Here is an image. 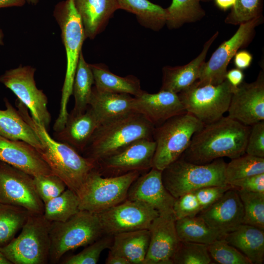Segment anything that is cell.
<instances>
[{
	"label": "cell",
	"instance_id": "6da1fadb",
	"mask_svg": "<svg viewBox=\"0 0 264 264\" xmlns=\"http://www.w3.org/2000/svg\"><path fill=\"white\" fill-rule=\"evenodd\" d=\"M250 130V126L223 116L204 124L195 133L180 157L197 164H207L223 157H238L245 154Z\"/></svg>",
	"mask_w": 264,
	"mask_h": 264
},
{
	"label": "cell",
	"instance_id": "7a4b0ae2",
	"mask_svg": "<svg viewBox=\"0 0 264 264\" xmlns=\"http://www.w3.org/2000/svg\"><path fill=\"white\" fill-rule=\"evenodd\" d=\"M16 106L22 118L38 136L42 148L37 150L53 174L78 195L89 174L97 169L96 163L70 146L52 138L48 131L34 121L26 107L18 99Z\"/></svg>",
	"mask_w": 264,
	"mask_h": 264
},
{
	"label": "cell",
	"instance_id": "3957f363",
	"mask_svg": "<svg viewBox=\"0 0 264 264\" xmlns=\"http://www.w3.org/2000/svg\"><path fill=\"white\" fill-rule=\"evenodd\" d=\"M154 128L138 112L122 116L100 125L82 154L96 163L135 140L153 139Z\"/></svg>",
	"mask_w": 264,
	"mask_h": 264
},
{
	"label": "cell",
	"instance_id": "277c9868",
	"mask_svg": "<svg viewBox=\"0 0 264 264\" xmlns=\"http://www.w3.org/2000/svg\"><path fill=\"white\" fill-rule=\"evenodd\" d=\"M53 15L60 28L66 58L60 111L53 126L54 131H59L64 127L68 114L67 106L72 95L76 69L83 44L86 38L74 0H65L58 3L55 7Z\"/></svg>",
	"mask_w": 264,
	"mask_h": 264
},
{
	"label": "cell",
	"instance_id": "5b68a950",
	"mask_svg": "<svg viewBox=\"0 0 264 264\" xmlns=\"http://www.w3.org/2000/svg\"><path fill=\"white\" fill-rule=\"evenodd\" d=\"M226 165L222 158L197 164L180 156L162 171L163 183L175 198L206 186H224L228 185L225 177Z\"/></svg>",
	"mask_w": 264,
	"mask_h": 264
},
{
	"label": "cell",
	"instance_id": "8992f818",
	"mask_svg": "<svg viewBox=\"0 0 264 264\" xmlns=\"http://www.w3.org/2000/svg\"><path fill=\"white\" fill-rule=\"evenodd\" d=\"M204 124L185 112L155 127L153 139L155 150L152 167L162 171L178 159L189 147L191 139Z\"/></svg>",
	"mask_w": 264,
	"mask_h": 264
},
{
	"label": "cell",
	"instance_id": "52a82bcc",
	"mask_svg": "<svg viewBox=\"0 0 264 264\" xmlns=\"http://www.w3.org/2000/svg\"><path fill=\"white\" fill-rule=\"evenodd\" d=\"M51 222L43 214L30 213L21 232L6 245L0 247L14 264H45L49 262Z\"/></svg>",
	"mask_w": 264,
	"mask_h": 264
},
{
	"label": "cell",
	"instance_id": "ba28073f",
	"mask_svg": "<svg viewBox=\"0 0 264 264\" xmlns=\"http://www.w3.org/2000/svg\"><path fill=\"white\" fill-rule=\"evenodd\" d=\"M104 235L97 214L79 210L65 222L50 223L49 262L57 263L67 251L87 246Z\"/></svg>",
	"mask_w": 264,
	"mask_h": 264
},
{
	"label": "cell",
	"instance_id": "9c48e42d",
	"mask_svg": "<svg viewBox=\"0 0 264 264\" xmlns=\"http://www.w3.org/2000/svg\"><path fill=\"white\" fill-rule=\"evenodd\" d=\"M141 174L132 171L118 176H104L96 169L89 174L78 195L79 210L98 214L123 202L130 186Z\"/></svg>",
	"mask_w": 264,
	"mask_h": 264
},
{
	"label": "cell",
	"instance_id": "30bf717a",
	"mask_svg": "<svg viewBox=\"0 0 264 264\" xmlns=\"http://www.w3.org/2000/svg\"><path fill=\"white\" fill-rule=\"evenodd\" d=\"M235 88L226 79L218 85H198L195 82L177 94L185 111L206 124L227 111Z\"/></svg>",
	"mask_w": 264,
	"mask_h": 264
},
{
	"label": "cell",
	"instance_id": "8fae6325",
	"mask_svg": "<svg viewBox=\"0 0 264 264\" xmlns=\"http://www.w3.org/2000/svg\"><path fill=\"white\" fill-rule=\"evenodd\" d=\"M35 71L31 66H20L6 70L0 76V82L26 107L34 121L48 131L51 122L47 108L48 100L43 91L36 87Z\"/></svg>",
	"mask_w": 264,
	"mask_h": 264
},
{
	"label": "cell",
	"instance_id": "7c38bea8",
	"mask_svg": "<svg viewBox=\"0 0 264 264\" xmlns=\"http://www.w3.org/2000/svg\"><path fill=\"white\" fill-rule=\"evenodd\" d=\"M261 15L239 24L235 34L216 49L207 62L204 63L198 85H218L225 79L228 65L239 50L248 45L254 37L255 28L263 21Z\"/></svg>",
	"mask_w": 264,
	"mask_h": 264
},
{
	"label": "cell",
	"instance_id": "4fadbf2b",
	"mask_svg": "<svg viewBox=\"0 0 264 264\" xmlns=\"http://www.w3.org/2000/svg\"><path fill=\"white\" fill-rule=\"evenodd\" d=\"M0 203L23 207L32 214H44V204L33 176L0 161Z\"/></svg>",
	"mask_w": 264,
	"mask_h": 264
},
{
	"label": "cell",
	"instance_id": "5bb4252c",
	"mask_svg": "<svg viewBox=\"0 0 264 264\" xmlns=\"http://www.w3.org/2000/svg\"><path fill=\"white\" fill-rule=\"evenodd\" d=\"M104 235L148 229L153 220L159 216L150 205L126 199L123 202L97 214Z\"/></svg>",
	"mask_w": 264,
	"mask_h": 264
},
{
	"label": "cell",
	"instance_id": "9a60e30c",
	"mask_svg": "<svg viewBox=\"0 0 264 264\" xmlns=\"http://www.w3.org/2000/svg\"><path fill=\"white\" fill-rule=\"evenodd\" d=\"M155 150L153 139L135 140L96 162L97 170L104 176H118L132 171L143 173L152 168Z\"/></svg>",
	"mask_w": 264,
	"mask_h": 264
},
{
	"label": "cell",
	"instance_id": "2e32d148",
	"mask_svg": "<svg viewBox=\"0 0 264 264\" xmlns=\"http://www.w3.org/2000/svg\"><path fill=\"white\" fill-rule=\"evenodd\" d=\"M227 111L228 116L248 126L264 120V71L255 81L234 89Z\"/></svg>",
	"mask_w": 264,
	"mask_h": 264
},
{
	"label": "cell",
	"instance_id": "e0dca14e",
	"mask_svg": "<svg viewBox=\"0 0 264 264\" xmlns=\"http://www.w3.org/2000/svg\"><path fill=\"white\" fill-rule=\"evenodd\" d=\"M174 213L159 215L149 230L150 240L143 264H173V259L180 242Z\"/></svg>",
	"mask_w": 264,
	"mask_h": 264
},
{
	"label": "cell",
	"instance_id": "ac0fdd59",
	"mask_svg": "<svg viewBox=\"0 0 264 264\" xmlns=\"http://www.w3.org/2000/svg\"><path fill=\"white\" fill-rule=\"evenodd\" d=\"M127 199L145 203L157 210L159 215L174 213L176 198L163 183L162 171L153 167L141 174L132 182Z\"/></svg>",
	"mask_w": 264,
	"mask_h": 264
},
{
	"label": "cell",
	"instance_id": "d6986e66",
	"mask_svg": "<svg viewBox=\"0 0 264 264\" xmlns=\"http://www.w3.org/2000/svg\"><path fill=\"white\" fill-rule=\"evenodd\" d=\"M213 230L224 236L243 223V207L237 190L227 191L218 200L198 214Z\"/></svg>",
	"mask_w": 264,
	"mask_h": 264
},
{
	"label": "cell",
	"instance_id": "ffe728a7",
	"mask_svg": "<svg viewBox=\"0 0 264 264\" xmlns=\"http://www.w3.org/2000/svg\"><path fill=\"white\" fill-rule=\"evenodd\" d=\"M0 161L33 176L53 174L37 149L22 140H10L0 136Z\"/></svg>",
	"mask_w": 264,
	"mask_h": 264
},
{
	"label": "cell",
	"instance_id": "44dd1931",
	"mask_svg": "<svg viewBox=\"0 0 264 264\" xmlns=\"http://www.w3.org/2000/svg\"><path fill=\"white\" fill-rule=\"evenodd\" d=\"M135 111L144 116L154 127L170 118L186 112L178 94L166 90L155 93L143 92L134 96Z\"/></svg>",
	"mask_w": 264,
	"mask_h": 264
},
{
	"label": "cell",
	"instance_id": "7402d4cb",
	"mask_svg": "<svg viewBox=\"0 0 264 264\" xmlns=\"http://www.w3.org/2000/svg\"><path fill=\"white\" fill-rule=\"evenodd\" d=\"M219 34L218 31L215 33L204 44L200 54L187 64L164 66L162 69V82L160 90L178 94L198 81L208 50Z\"/></svg>",
	"mask_w": 264,
	"mask_h": 264
},
{
	"label": "cell",
	"instance_id": "603a6c76",
	"mask_svg": "<svg viewBox=\"0 0 264 264\" xmlns=\"http://www.w3.org/2000/svg\"><path fill=\"white\" fill-rule=\"evenodd\" d=\"M99 126L95 115L88 106L84 113H68L64 127L55 132L54 139L82 154Z\"/></svg>",
	"mask_w": 264,
	"mask_h": 264
},
{
	"label": "cell",
	"instance_id": "cb8c5ba5",
	"mask_svg": "<svg viewBox=\"0 0 264 264\" xmlns=\"http://www.w3.org/2000/svg\"><path fill=\"white\" fill-rule=\"evenodd\" d=\"M88 106L95 115L99 125L135 112L134 96L126 93L99 90L94 86Z\"/></svg>",
	"mask_w": 264,
	"mask_h": 264
},
{
	"label": "cell",
	"instance_id": "d4e9b609",
	"mask_svg": "<svg viewBox=\"0 0 264 264\" xmlns=\"http://www.w3.org/2000/svg\"><path fill=\"white\" fill-rule=\"evenodd\" d=\"M86 38L94 39L104 28L115 11L119 9L116 0H74Z\"/></svg>",
	"mask_w": 264,
	"mask_h": 264
},
{
	"label": "cell",
	"instance_id": "484cf974",
	"mask_svg": "<svg viewBox=\"0 0 264 264\" xmlns=\"http://www.w3.org/2000/svg\"><path fill=\"white\" fill-rule=\"evenodd\" d=\"M223 238L230 245L244 254L252 264L264 262V230L242 223Z\"/></svg>",
	"mask_w": 264,
	"mask_h": 264
},
{
	"label": "cell",
	"instance_id": "4316f807",
	"mask_svg": "<svg viewBox=\"0 0 264 264\" xmlns=\"http://www.w3.org/2000/svg\"><path fill=\"white\" fill-rule=\"evenodd\" d=\"M150 240L147 229L117 233L113 236L109 252L125 258L130 264H143Z\"/></svg>",
	"mask_w": 264,
	"mask_h": 264
},
{
	"label": "cell",
	"instance_id": "83f0119b",
	"mask_svg": "<svg viewBox=\"0 0 264 264\" xmlns=\"http://www.w3.org/2000/svg\"><path fill=\"white\" fill-rule=\"evenodd\" d=\"M4 102L6 109L0 110V136L10 140L23 141L37 150L40 149L42 144L35 131L7 98H4Z\"/></svg>",
	"mask_w": 264,
	"mask_h": 264
},
{
	"label": "cell",
	"instance_id": "f1b7e54d",
	"mask_svg": "<svg viewBox=\"0 0 264 264\" xmlns=\"http://www.w3.org/2000/svg\"><path fill=\"white\" fill-rule=\"evenodd\" d=\"M94 78V86L98 90L111 92L126 93L132 96L140 95V80L135 76H118L112 73L105 65L90 64Z\"/></svg>",
	"mask_w": 264,
	"mask_h": 264
},
{
	"label": "cell",
	"instance_id": "f546056e",
	"mask_svg": "<svg viewBox=\"0 0 264 264\" xmlns=\"http://www.w3.org/2000/svg\"><path fill=\"white\" fill-rule=\"evenodd\" d=\"M119 9L134 14L145 27L154 31L160 30L166 22V9L148 0H116Z\"/></svg>",
	"mask_w": 264,
	"mask_h": 264
},
{
	"label": "cell",
	"instance_id": "4dcf8cb0",
	"mask_svg": "<svg viewBox=\"0 0 264 264\" xmlns=\"http://www.w3.org/2000/svg\"><path fill=\"white\" fill-rule=\"evenodd\" d=\"M176 228L180 241L209 244L223 237L211 228L198 215L176 220Z\"/></svg>",
	"mask_w": 264,
	"mask_h": 264
},
{
	"label": "cell",
	"instance_id": "1f68e13d",
	"mask_svg": "<svg viewBox=\"0 0 264 264\" xmlns=\"http://www.w3.org/2000/svg\"><path fill=\"white\" fill-rule=\"evenodd\" d=\"M94 85L93 73L90 66L81 52L74 78L72 94L75 100L71 112L82 113L87 110Z\"/></svg>",
	"mask_w": 264,
	"mask_h": 264
},
{
	"label": "cell",
	"instance_id": "d6a6232c",
	"mask_svg": "<svg viewBox=\"0 0 264 264\" xmlns=\"http://www.w3.org/2000/svg\"><path fill=\"white\" fill-rule=\"evenodd\" d=\"M166 11V24L170 29H176L185 23L196 22L205 15L199 0H173Z\"/></svg>",
	"mask_w": 264,
	"mask_h": 264
},
{
	"label": "cell",
	"instance_id": "836d02e7",
	"mask_svg": "<svg viewBox=\"0 0 264 264\" xmlns=\"http://www.w3.org/2000/svg\"><path fill=\"white\" fill-rule=\"evenodd\" d=\"M79 205L78 195L67 188L44 204L43 215L50 222H65L79 211Z\"/></svg>",
	"mask_w": 264,
	"mask_h": 264
},
{
	"label": "cell",
	"instance_id": "e575fe53",
	"mask_svg": "<svg viewBox=\"0 0 264 264\" xmlns=\"http://www.w3.org/2000/svg\"><path fill=\"white\" fill-rule=\"evenodd\" d=\"M30 213L23 207L0 203V247L14 238Z\"/></svg>",
	"mask_w": 264,
	"mask_h": 264
},
{
	"label": "cell",
	"instance_id": "d590c367",
	"mask_svg": "<svg viewBox=\"0 0 264 264\" xmlns=\"http://www.w3.org/2000/svg\"><path fill=\"white\" fill-rule=\"evenodd\" d=\"M264 173V158L244 154L226 163L225 180L227 184L252 176Z\"/></svg>",
	"mask_w": 264,
	"mask_h": 264
},
{
	"label": "cell",
	"instance_id": "8d00e7d4",
	"mask_svg": "<svg viewBox=\"0 0 264 264\" xmlns=\"http://www.w3.org/2000/svg\"><path fill=\"white\" fill-rule=\"evenodd\" d=\"M236 189L243 207L242 223L264 230V193Z\"/></svg>",
	"mask_w": 264,
	"mask_h": 264
},
{
	"label": "cell",
	"instance_id": "74e56055",
	"mask_svg": "<svg viewBox=\"0 0 264 264\" xmlns=\"http://www.w3.org/2000/svg\"><path fill=\"white\" fill-rule=\"evenodd\" d=\"M211 260L207 244L180 241L173 262V264H209Z\"/></svg>",
	"mask_w": 264,
	"mask_h": 264
},
{
	"label": "cell",
	"instance_id": "f35d334b",
	"mask_svg": "<svg viewBox=\"0 0 264 264\" xmlns=\"http://www.w3.org/2000/svg\"><path fill=\"white\" fill-rule=\"evenodd\" d=\"M211 259L220 264H252L241 251L229 244L222 238L208 244Z\"/></svg>",
	"mask_w": 264,
	"mask_h": 264
},
{
	"label": "cell",
	"instance_id": "ab89813d",
	"mask_svg": "<svg viewBox=\"0 0 264 264\" xmlns=\"http://www.w3.org/2000/svg\"><path fill=\"white\" fill-rule=\"evenodd\" d=\"M113 236L104 235L79 253L67 258L65 264H96L103 250L111 247Z\"/></svg>",
	"mask_w": 264,
	"mask_h": 264
},
{
	"label": "cell",
	"instance_id": "60d3db41",
	"mask_svg": "<svg viewBox=\"0 0 264 264\" xmlns=\"http://www.w3.org/2000/svg\"><path fill=\"white\" fill-rule=\"evenodd\" d=\"M263 0H236L225 22L240 24L262 14Z\"/></svg>",
	"mask_w": 264,
	"mask_h": 264
},
{
	"label": "cell",
	"instance_id": "b9f144b4",
	"mask_svg": "<svg viewBox=\"0 0 264 264\" xmlns=\"http://www.w3.org/2000/svg\"><path fill=\"white\" fill-rule=\"evenodd\" d=\"M33 180L44 204L60 195L67 187L65 183L54 174L33 176Z\"/></svg>",
	"mask_w": 264,
	"mask_h": 264
},
{
	"label": "cell",
	"instance_id": "7bdbcfd3",
	"mask_svg": "<svg viewBox=\"0 0 264 264\" xmlns=\"http://www.w3.org/2000/svg\"><path fill=\"white\" fill-rule=\"evenodd\" d=\"M201 211L194 191L185 193L175 199L173 213L176 220L196 216Z\"/></svg>",
	"mask_w": 264,
	"mask_h": 264
},
{
	"label": "cell",
	"instance_id": "ee69618b",
	"mask_svg": "<svg viewBox=\"0 0 264 264\" xmlns=\"http://www.w3.org/2000/svg\"><path fill=\"white\" fill-rule=\"evenodd\" d=\"M245 153L264 158V120L251 126Z\"/></svg>",
	"mask_w": 264,
	"mask_h": 264
},
{
	"label": "cell",
	"instance_id": "f6af8a7d",
	"mask_svg": "<svg viewBox=\"0 0 264 264\" xmlns=\"http://www.w3.org/2000/svg\"><path fill=\"white\" fill-rule=\"evenodd\" d=\"M233 188L230 184L224 186H210L198 189L194 192L202 210L213 204L227 191Z\"/></svg>",
	"mask_w": 264,
	"mask_h": 264
},
{
	"label": "cell",
	"instance_id": "bcb514c9",
	"mask_svg": "<svg viewBox=\"0 0 264 264\" xmlns=\"http://www.w3.org/2000/svg\"><path fill=\"white\" fill-rule=\"evenodd\" d=\"M230 184L236 189L252 192L264 193V173L236 180Z\"/></svg>",
	"mask_w": 264,
	"mask_h": 264
},
{
	"label": "cell",
	"instance_id": "7dc6e473",
	"mask_svg": "<svg viewBox=\"0 0 264 264\" xmlns=\"http://www.w3.org/2000/svg\"><path fill=\"white\" fill-rule=\"evenodd\" d=\"M234 57V63L236 68L242 70L251 65L253 59L251 54L244 50L238 51Z\"/></svg>",
	"mask_w": 264,
	"mask_h": 264
},
{
	"label": "cell",
	"instance_id": "c3c4849f",
	"mask_svg": "<svg viewBox=\"0 0 264 264\" xmlns=\"http://www.w3.org/2000/svg\"><path fill=\"white\" fill-rule=\"evenodd\" d=\"M244 77L242 70L237 68L227 71L225 76L226 80L235 88L243 83Z\"/></svg>",
	"mask_w": 264,
	"mask_h": 264
},
{
	"label": "cell",
	"instance_id": "681fc988",
	"mask_svg": "<svg viewBox=\"0 0 264 264\" xmlns=\"http://www.w3.org/2000/svg\"><path fill=\"white\" fill-rule=\"evenodd\" d=\"M106 264H130L125 258L109 252L108 256L106 260Z\"/></svg>",
	"mask_w": 264,
	"mask_h": 264
},
{
	"label": "cell",
	"instance_id": "f907efd6",
	"mask_svg": "<svg viewBox=\"0 0 264 264\" xmlns=\"http://www.w3.org/2000/svg\"><path fill=\"white\" fill-rule=\"evenodd\" d=\"M26 2V0H0V8L22 7Z\"/></svg>",
	"mask_w": 264,
	"mask_h": 264
},
{
	"label": "cell",
	"instance_id": "816d5d0a",
	"mask_svg": "<svg viewBox=\"0 0 264 264\" xmlns=\"http://www.w3.org/2000/svg\"><path fill=\"white\" fill-rule=\"evenodd\" d=\"M236 0H215L216 6L221 10H226L232 8L235 5Z\"/></svg>",
	"mask_w": 264,
	"mask_h": 264
},
{
	"label": "cell",
	"instance_id": "f5cc1de1",
	"mask_svg": "<svg viewBox=\"0 0 264 264\" xmlns=\"http://www.w3.org/2000/svg\"><path fill=\"white\" fill-rule=\"evenodd\" d=\"M0 264H12L0 250Z\"/></svg>",
	"mask_w": 264,
	"mask_h": 264
},
{
	"label": "cell",
	"instance_id": "db71d44e",
	"mask_svg": "<svg viewBox=\"0 0 264 264\" xmlns=\"http://www.w3.org/2000/svg\"><path fill=\"white\" fill-rule=\"evenodd\" d=\"M3 38H4V34H3L2 29H1L0 27V45H2L3 44Z\"/></svg>",
	"mask_w": 264,
	"mask_h": 264
},
{
	"label": "cell",
	"instance_id": "11a10c76",
	"mask_svg": "<svg viewBox=\"0 0 264 264\" xmlns=\"http://www.w3.org/2000/svg\"><path fill=\"white\" fill-rule=\"evenodd\" d=\"M26 1L29 4L36 5L39 2V0H26Z\"/></svg>",
	"mask_w": 264,
	"mask_h": 264
},
{
	"label": "cell",
	"instance_id": "9f6ffc18",
	"mask_svg": "<svg viewBox=\"0 0 264 264\" xmlns=\"http://www.w3.org/2000/svg\"><path fill=\"white\" fill-rule=\"evenodd\" d=\"M200 1H201V0H204V1H206V0H199Z\"/></svg>",
	"mask_w": 264,
	"mask_h": 264
}]
</instances>
